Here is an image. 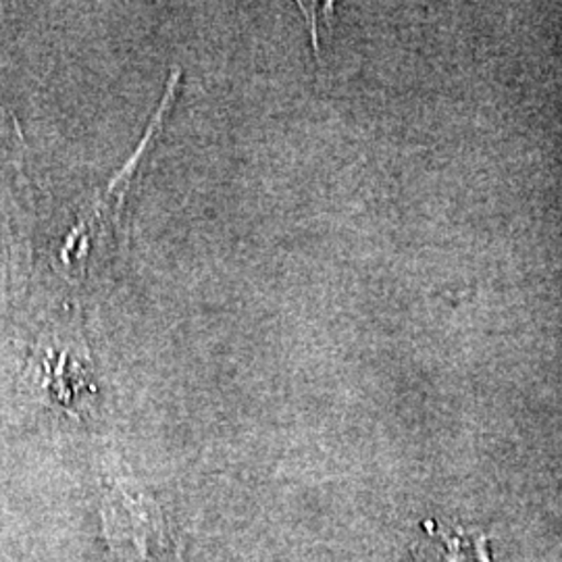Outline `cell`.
<instances>
[{"instance_id":"obj_2","label":"cell","mask_w":562,"mask_h":562,"mask_svg":"<svg viewBox=\"0 0 562 562\" xmlns=\"http://www.w3.org/2000/svg\"><path fill=\"white\" fill-rule=\"evenodd\" d=\"M469 554H487L482 536H471L467 531H443L436 540V550L431 554L434 562H462Z\"/></svg>"},{"instance_id":"obj_1","label":"cell","mask_w":562,"mask_h":562,"mask_svg":"<svg viewBox=\"0 0 562 562\" xmlns=\"http://www.w3.org/2000/svg\"><path fill=\"white\" fill-rule=\"evenodd\" d=\"M102 515L106 538L115 550L150 559L167 546L161 513L144 496L120 490L111 503L106 501Z\"/></svg>"}]
</instances>
